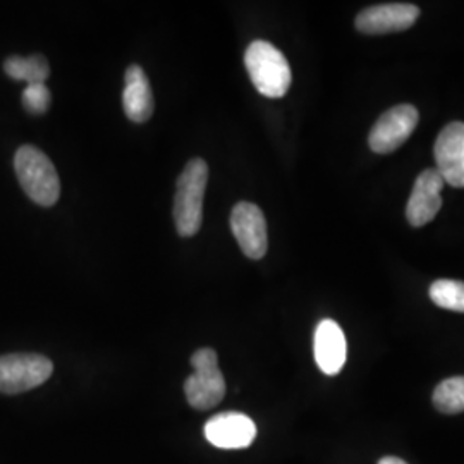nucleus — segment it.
<instances>
[{
    "label": "nucleus",
    "instance_id": "nucleus-1",
    "mask_svg": "<svg viewBox=\"0 0 464 464\" xmlns=\"http://www.w3.org/2000/svg\"><path fill=\"white\" fill-rule=\"evenodd\" d=\"M208 183V166L203 159L189 160L178 179L174 197V222L178 234L191 237L203 222V198Z\"/></svg>",
    "mask_w": 464,
    "mask_h": 464
},
{
    "label": "nucleus",
    "instance_id": "nucleus-2",
    "mask_svg": "<svg viewBox=\"0 0 464 464\" xmlns=\"http://www.w3.org/2000/svg\"><path fill=\"white\" fill-rule=\"evenodd\" d=\"M245 66L253 86L268 99H281L293 82L291 67L281 50L272 44L256 40L245 53Z\"/></svg>",
    "mask_w": 464,
    "mask_h": 464
},
{
    "label": "nucleus",
    "instance_id": "nucleus-3",
    "mask_svg": "<svg viewBox=\"0 0 464 464\" xmlns=\"http://www.w3.org/2000/svg\"><path fill=\"white\" fill-rule=\"evenodd\" d=\"M17 181L24 193L42 207H52L61 197V179L49 157L34 145H23L14 157Z\"/></svg>",
    "mask_w": 464,
    "mask_h": 464
},
{
    "label": "nucleus",
    "instance_id": "nucleus-4",
    "mask_svg": "<svg viewBox=\"0 0 464 464\" xmlns=\"http://www.w3.org/2000/svg\"><path fill=\"white\" fill-rule=\"evenodd\" d=\"M193 375L184 382L186 399L195 410H210L226 396V381L218 368V358L212 348L198 349L191 356Z\"/></svg>",
    "mask_w": 464,
    "mask_h": 464
},
{
    "label": "nucleus",
    "instance_id": "nucleus-5",
    "mask_svg": "<svg viewBox=\"0 0 464 464\" xmlns=\"http://www.w3.org/2000/svg\"><path fill=\"white\" fill-rule=\"evenodd\" d=\"M53 365L36 353H13L0 356V392L21 394L49 381Z\"/></svg>",
    "mask_w": 464,
    "mask_h": 464
},
{
    "label": "nucleus",
    "instance_id": "nucleus-6",
    "mask_svg": "<svg viewBox=\"0 0 464 464\" xmlns=\"http://www.w3.org/2000/svg\"><path fill=\"white\" fill-rule=\"evenodd\" d=\"M420 114L410 103L396 105L379 117L368 138V145L375 153H391L398 150L413 134Z\"/></svg>",
    "mask_w": 464,
    "mask_h": 464
},
{
    "label": "nucleus",
    "instance_id": "nucleus-7",
    "mask_svg": "<svg viewBox=\"0 0 464 464\" xmlns=\"http://www.w3.org/2000/svg\"><path fill=\"white\" fill-rule=\"evenodd\" d=\"M231 229L241 251L251 258L260 260L268 248L266 220L264 212L249 201H239L231 214Z\"/></svg>",
    "mask_w": 464,
    "mask_h": 464
},
{
    "label": "nucleus",
    "instance_id": "nucleus-8",
    "mask_svg": "<svg viewBox=\"0 0 464 464\" xmlns=\"http://www.w3.org/2000/svg\"><path fill=\"white\" fill-rule=\"evenodd\" d=\"M420 16L413 4H379L362 11L356 17V28L366 34H385L411 28Z\"/></svg>",
    "mask_w": 464,
    "mask_h": 464
},
{
    "label": "nucleus",
    "instance_id": "nucleus-9",
    "mask_svg": "<svg viewBox=\"0 0 464 464\" xmlns=\"http://www.w3.org/2000/svg\"><path fill=\"white\" fill-rule=\"evenodd\" d=\"M437 170L444 183L464 188V122H450L433 147Z\"/></svg>",
    "mask_w": 464,
    "mask_h": 464
},
{
    "label": "nucleus",
    "instance_id": "nucleus-10",
    "mask_svg": "<svg viewBox=\"0 0 464 464\" xmlns=\"http://www.w3.org/2000/svg\"><path fill=\"white\" fill-rule=\"evenodd\" d=\"M446 186L437 169H427L416 178L413 193L406 205V217L413 227L431 222L442 207L440 191Z\"/></svg>",
    "mask_w": 464,
    "mask_h": 464
},
{
    "label": "nucleus",
    "instance_id": "nucleus-11",
    "mask_svg": "<svg viewBox=\"0 0 464 464\" xmlns=\"http://www.w3.org/2000/svg\"><path fill=\"white\" fill-rule=\"evenodd\" d=\"M207 440L218 449H245L256 437V425L243 413H220L205 425Z\"/></svg>",
    "mask_w": 464,
    "mask_h": 464
},
{
    "label": "nucleus",
    "instance_id": "nucleus-12",
    "mask_svg": "<svg viewBox=\"0 0 464 464\" xmlns=\"http://www.w3.org/2000/svg\"><path fill=\"white\" fill-rule=\"evenodd\" d=\"M314 351L316 365L325 375H337L343 370L348 356V344L337 322L327 318L316 325Z\"/></svg>",
    "mask_w": 464,
    "mask_h": 464
},
{
    "label": "nucleus",
    "instance_id": "nucleus-13",
    "mask_svg": "<svg viewBox=\"0 0 464 464\" xmlns=\"http://www.w3.org/2000/svg\"><path fill=\"white\" fill-rule=\"evenodd\" d=\"M124 80H126V88L122 93V107L126 116L138 124L147 122L155 109L147 72L138 64H131L126 69Z\"/></svg>",
    "mask_w": 464,
    "mask_h": 464
},
{
    "label": "nucleus",
    "instance_id": "nucleus-14",
    "mask_svg": "<svg viewBox=\"0 0 464 464\" xmlns=\"http://www.w3.org/2000/svg\"><path fill=\"white\" fill-rule=\"evenodd\" d=\"M4 71L11 80L26 84L45 83L50 76L49 61L44 55H13L4 63Z\"/></svg>",
    "mask_w": 464,
    "mask_h": 464
},
{
    "label": "nucleus",
    "instance_id": "nucleus-15",
    "mask_svg": "<svg viewBox=\"0 0 464 464\" xmlns=\"http://www.w3.org/2000/svg\"><path fill=\"white\" fill-rule=\"evenodd\" d=\"M433 406L446 415L464 411V377H450L437 385L433 391Z\"/></svg>",
    "mask_w": 464,
    "mask_h": 464
},
{
    "label": "nucleus",
    "instance_id": "nucleus-16",
    "mask_svg": "<svg viewBox=\"0 0 464 464\" xmlns=\"http://www.w3.org/2000/svg\"><path fill=\"white\" fill-rule=\"evenodd\" d=\"M430 299L440 308L464 314V282L440 279L430 285Z\"/></svg>",
    "mask_w": 464,
    "mask_h": 464
},
{
    "label": "nucleus",
    "instance_id": "nucleus-17",
    "mask_svg": "<svg viewBox=\"0 0 464 464\" xmlns=\"http://www.w3.org/2000/svg\"><path fill=\"white\" fill-rule=\"evenodd\" d=\"M21 102L28 114L44 116L50 109L52 95L45 83L26 84Z\"/></svg>",
    "mask_w": 464,
    "mask_h": 464
},
{
    "label": "nucleus",
    "instance_id": "nucleus-18",
    "mask_svg": "<svg viewBox=\"0 0 464 464\" xmlns=\"http://www.w3.org/2000/svg\"><path fill=\"white\" fill-rule=\"evenodd\" d=\"M379 464H408L404 463L402 459H399V458H394V456H387V458H383L379 461Z\"/></svg>",
    "mask_w": 464,
    "mask_h": 464
}]
</instances>
